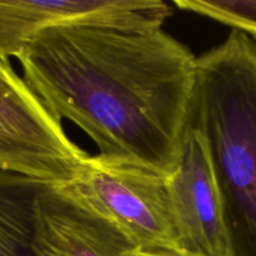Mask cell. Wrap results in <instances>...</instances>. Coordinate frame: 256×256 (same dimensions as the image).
<instances>
[{
	"label": "cell",
	"mask_w": 256,
	"mask_h": 256,
	"mask_svg": "<svg viewBox=\"0 0 256 256\" xmlns=\"http://www.w3.org/2000/svg\"><path fill=\"white\" fill-rule=\"evenodd\" d=\"M16 59L48 112L84 132L98 156L166 178L176 169L198 58L169 32L58 25Z\"/></svg>",
	"instance_id": "6da1fadb"
},
{
	"label": "cell",
	"mask_w": 256,
	"mask_h": 256,
	"mask_svg": "<svg viewBox=\"0 0 256 256\" xmlns=\"http://www.w3.org/2000/svg\"><path fill=\"white\" fill-rule=\"evenodd\" d=\"M189 124L206 142L232 256H256V40L232 30L198 58Z\"/></svg>",
	"instance_id": "7a4b0ae2"
},
{
	"label": "cell",
	"mask_w": 256,
	"mask_h": 256,
	"mask_svg": "<svg viewBox=\"0 0 256 256\" xmlns=\"http://www.w3.org/2000/svg\"><path fill=\"white\" fill-rule=\"evenodd\" d=\"M59 185L78 202L112 222L140 252H178L166 176L88 155L72 179Z\"/></svg>",
	"instance_id": "3957f363"
},
{
	"label": "cell",
	"mask_w": 256,
	"mask_h": 256,
	"mask_svg": "<svg viewBox=\"0 0 256 256\" xmlns=\"http://www.w3.org/2000/svg\"><path fill=\"white\" fill-rule=\"evenodd\" d=\"M88 155L0 56V169L64 184Z\"/></svg>",
	"instance_id": "277c9868"
},
{
	"label": "cell",
	"mask_w": 256,
	"mask_h": 256,
	"mask_svg": "<svg viewBox=\"0 0 256 256\" xmlns=\"http://www.w3.org/2000/svg\"><path fill=\"white\" fill-rule=\"evenodd\" d=\"M172 14L162 0H8L0 2V56L18 58L36 34L58 25H102L118 29L162 28Z\"/></svg>",
	"instance_id": "5b68a950"
},
{
	"label": "cell",
	"mask_w": 256,
	"mask_h": 256,
	"mask_svg": "<svg viewBox=\"0 0 256 256\" xmlns=\"http://www.w3.org/2000/svg\"><path fill=\"white\" fill-rule=\"evenodd\" d=\"M178 252L232 256L222 199L202 132L188 125L176 169L168 178Z\"/></svg>",
	"instance_id": "8992f818"
},
{
	"label": "cell",
	"mask_w": 256,
	"mask_h": 256,
	"mask_svg": "<svg viewBox=\"0 0 256 256\" xmlns=\"http://www.w3.org/2000/svg\"><path fill=\"white\" fill-rule=\"evenodd\" d=\"M38 256H139L136 245L112 222L46 182L36 199Z\"/></svg>",
	"instance_id": "52a82bcc"
},
{
	"label": "cell",
	"mask_w": 256,
	"mask_h": 256,
	"mask_svg": "<svg viewBox=\"0 0 256 256\" xmlns=\"http://www.w3.org/2000/svg\"><path fill=\"white\" fill-rule=\"evenodd\" d=\"M45 184L0 169V256H38L36 199Z\"/></svg>",
	"instance_id": "ba28073f"
},
{
	"label": "cell",
	"mask_w": 256,
	"mask_h": 256,
	"mask_svg": "<svg viewBox=\"0 0 256 256\" xmlns=\"http://www.w3.org/2000/svg\"><path fill=\"white\" fill-rule=\"evenodd\" d=\"M174 5L230 25L256 40V0H175Z\"/></svg>",
	"instance_id": "9c48e42d"
},
{
	"label": "cell",
	"mask_w": 256,
	"mask_h": 256,
	"mask_svg": "<svg viewBox=\"0 0 256 256\" xmlns=\"http://www.w3.org/2000/svg\"><path fill=\"white\" fill-rule=\"evenodd\" d=\"M139 256H192L176 252V250H149V252H139Z\"/></svg>",
	"instance_id": "30bf717a"
}]
</instances>
